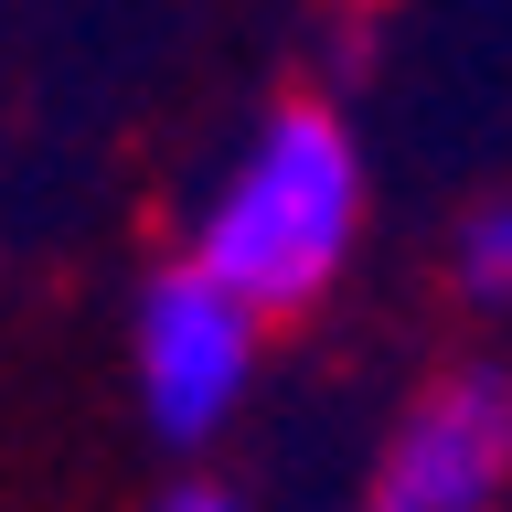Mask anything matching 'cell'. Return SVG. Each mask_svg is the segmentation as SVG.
Masks as SVG:
<instances>
[{
	"instance_id": "1",
	"label": "cell",
	"mask_w": 512,
	"mask_h": 512,
	"mask_svg": "<svg viewBox=\"0 0 512 512\" xmlns=\"http://www.w3.org/2000/svg\"><path fill=\"white\" fill-rule=\"evenodd\" d=\"M363 139L331 96H278L246 128V150L214 171V192L192 203V267L214 288H235L256 320H299L310 299H331V278L363 246Z\"/></svg>"
},
{
	"instance_id": "2",
	"label": "cell",
	"mask_w": 512,
	"mask_h": 512,
	"mask_svg": "<svg viewBox=\"0 0 512 512\" xmlns=\"http://www.w3.org/2000/svg\"><path fill=\"white\" fill-rule=\"evenodd\" d=\"M256 363H267V320L214 288L192 256H171L139 310H128V395H139V427L160 448H214L256 395Z\"/></svg>"
},
{
	"instance_id": "3",
	"label": "cell",
	"mask_w": 512,
	"mask_h": 512,
	"mask_svg": "<svg viewBox=\"0 0 512 512\" xmlns=\"http://www.w3.org/2000/svg\"><path fill=\"white\" fill-rule=\"evenodd\" d=\"M502 502H512V363L470 352L395 406L363 470V512H502Z\"/></svg>"
},
{
	"instance_id": "4",
	"label": "cell",
	"mask_w": 512,
	"mask_h": 512,
	"mask_svg": "<svg viewBox=\"0 0 512 512\" xmlns=\"http://www.w3.org/2000/svg\"><path fill=\"white\" fill-rule=\"evenodd\" d=\"M448 288L470 299L480 320H512V192H480L459 235H448Z\"/></svg>"
},
{
	"instance_id": "5",
	"label": "cell",
	"mask_w": 512,
	"mask_h": 512,
	"mask_svg": "<svg viewBox=\"0 0 512 512\" xmlns=\"http://www.w3.org/2000/svg\"><path fill=\"white\" fill-rule=\"evenodd\" d=\"M150 512H246V502H235L224 480H171V491H160Z\"/></svg>"
}]
</instances>
